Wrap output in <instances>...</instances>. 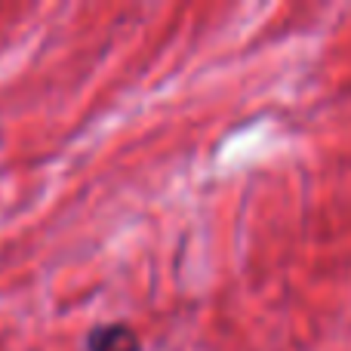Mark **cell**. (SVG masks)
Here are the masks:
<instances>
[{
    "instance_id": "obj_1",
    "label": "cell",
    "mask_w": 351,
    "mask_h": 351,
    "mask_svg": "<svg viewBox=\"0 0 351 351\" xmlns=\"http://www.w3.org/2000/svg\"><path fill=\"white\" fill-rule=\"evenodd\" d=\"M90 351H142V342L133 327L127 324H102L86 336Z\"/></svg>"
}]
</instances>
